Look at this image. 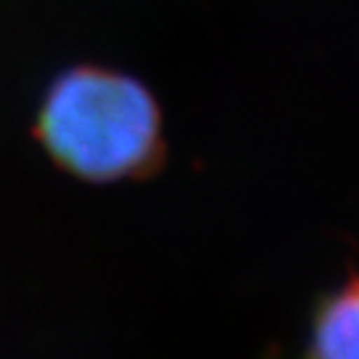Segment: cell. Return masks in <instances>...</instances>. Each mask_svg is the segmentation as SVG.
Listing matches in <instances>:
<instances>
[{"label":"cell","mask_w":359,"mask_h":359,"mask_svg":"<svg viewBox=\"0 0 359 359\" xmlns=\"http://www.w3.org/2000/svg\"><path fill=\"white\" fill-rule=\"evenodd\" d=\"M35 136L53 165L86 184L149 179L165 165V126L152 90L133 75L77 65L43 93Z\"/></svg>","instance_id":"obj_1"},{"label":"cell","mask_w":359,"mask_h":359,"mask_svg":"<svg viewBox=\"0 0 359 359\" xmlns=\"http://www.w3.org/2000/svg\"><path fill=\"white\" fill-rule=\"evenodd\" d=\"M301 359H359V271L314 304Z\"/></svg>","instance_id":"obj_2"}]
</instances>
